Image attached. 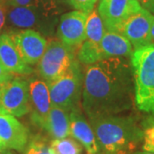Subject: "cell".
<instances>
[{"instance_id": "cell-1", "label": "cell", "mask_w": 154, "mask_h": 154, "mask_svg": "<svg viewBox=\"0 0 154 154\" xmlns=\"http://www.w3.org/2000/svg\"><path fill=\"white\" fill-rule=\"evenodd\" d=\"M127 57H111L88 65L82 109L89 120L118 115L133 105V73Z\"/></svg>"}, {"instance_id": "cell-2", "label": "cell", "mask_w": 154, "mask_h": 154, "mask_svg": "<svg viewBox=\"0 0 154 154\" xmlns=\"http://www.w3.org/2000/svg\"><path fill=\"white\" fill-rule=\"evenodd\" d=\"M89 121L104 154H133L143 142L142 127L131 116H107Z\"/></svg>"}, {"instance_id": "cell-3", "label": "cell", "mask_w": 154, "mask_h": 154, "mask_svg": "<svg viewBox=\"0 0 154 154\" xmlns=\"http://www.w3.org/2000/svg\"><path fill=\"white\" fill-rule=\"evenodd\" d=\"M131 68L138 109L154 115V45L134 49Z\"/></svg>"}, {"instance_id": "cell-4", "label": "cell", "mask_w": 154, "mask_h": 154, "mask_svg": "<svg viewBox=\"0 0 154 154\" xmlns=\"http://www.w3.org/2000/svg\"><path fill=\"white\" fill-rule=\"evenodd\" d=\"M59 12L53 0H33L28 5L8 9L6 21L14 28L37 29L49 34L53 32Z\"/></svg>"}, {"instance_id": "cell-5", "label": "cell", "mask_w": 154, "mask_h": 154, "mask_svg": "<svg viewBox=\"0 0 154 154\" xmlns=\"http://www.w3.org/2000/svg\"><path fill=\"white\" fill-rule=\"evenodd\" d=\"M84 75L79 62L73 61L70 67L62 76L47 83L51 105L70 112L79 108L82 95Z\"/></svg>"}, {"instance_id": "cell-6", "label": "cell", "mask_w": 154, "mask_h": 154, "mask_svg": "<svg viewBox=\"0 0 154 154\" xmlns=\"http://www.w3.org/2000/svg\"><path fill=\"white\" fill-rule=\"evenodd\" d=\"M75 60V50L66 46L59 39L51 38L38 62V75L46 83L62 76Z\"/></svg>"}, {"instance_id": "cell-7", "label": "cell", "mask_w": 154, "mask_h": 154, "mask_svg": "<svg viewBox=\"0 0 154 154\" xmlns=\"http://www.w3.org/2000/svg\"><path fill=\"white\" fill-rule=\"evenodd\" d=\"M0 109L17 117L29 113V86L27 81L12 79L0 87Z\"/></svg>"}, {"instance_id": "cell-8", "label": "cell", "mask_w": 154, "mask_h": 154, "mask_svg": "<svg viewBox=\"0 0 154 154\" xmlns=\"http://www.w3.org/2000/svg\"><path fill=\"white\" fill-rule=\"evenodd\" d=\"M153 21V15L142 8L140 11L128 17L117 28L116 33L128 39L134 49L152 45L151 28Z\"/></svg>"}, {"instance_id": "cell-9", "label": "cell", "mask_w": 154, "mask_h": 154, "mask_svg": "<svg viewBox=\"0 0 154 154\" xmlns=\"http://www.w3.org/2000/svg\"><path fill=\"white\" fill-rule=\"evenodd\" d=\"M87 13L70 11L61 17L57 27V37L63 45L73 50L79 49L86 39Z\"/></svg>"}, {"instance_id": "cell-10", "label": "cell", "mask_w": 154, "mask_h": 154, "mask_svg": "<svg viewBox=\"0 0 154 154\" xmlns=\"http://www.w3.org/2000/svg\"><path fill=\"white\" fill-rule=\"evenodd\" d=\"M142 9L136 0H101L98 12L105 30L116 32L128 17Z\"/></svg>"}, {"instance_id": "cell-11", "label": "cell", "mask_w": 154, "mask_h": 154, "mask_svg": "<svg viewBox=\"0 0 154 154\" xmlns=\"http://www.w3.org/2000/svg\"><path fill=\"white\" fill-rule=\"evenodd\" d=\"M9 34L22 60L28 65L38 63L47 45L46 39L40 33L33 29H24Z\"/></svg>"}, {"instance_id": "cell-12", "label": "cell", "mask_w": 154, "mask_h": 154, "mask_svg": "<svg viewBox=\"0 0 154 154\" xmlns=\"http://www.w3.org/2000/svg\"><path fill=\"white\" fill-rule=\"evenodd\" d=\"M28 140V128L14 116L0 109V146L8 150L23 152Z\"/></svg>"}, {"instance_id": "cell-13", "label": "cell", "mask_w": 154, "mask_h": 154, "mask_svg": "<svg viewBox=\"0 0 154 154\" xmlns=\"http://www.w3.org/2000/svg\"><path fill=\"white\" fill-rule=\"evenodd\" d=\"M28 86L31 120L34 125L43 128L51 107L48 84L45 81L33 78Z\"/></svg>"}, {"instance_id": "cell-14", "label": "cell", "mask_w": 154, "mask_h": 154, "mask_svg": "<svg viewBox=\"0 0 154 154\" xmlns=\"http://www.w3.org/2000/svg\"><path fill=\"white\" fill-rule=\"evenodd\" d=\"M69 135H72L82 145L88 154H95L100 152L94 129L81 113L79 108L69 112Z\"/></svg>"}, {"instance_id": "cell-15", "label": "cell", "mask_w": 154, "mask_h": 154, "mask_svg": "<svg viewBox=\"0 0 154 154\" xmlns=\"http://www.w3.org/2000/svg\"><path fill=\"white\" fill-rule=\"evenodd\" d=\"M0 63L7 71L19 75H28L33 69L22 60L11 35H0Z\"/></svg>"}, {"instance_id": "cell-16", "label": "cell", "mask_w": 154, "mask_h": 154, "mask_svg": "<svg viewBox=\"0 0 154 154\" xmlns=\"http://www.w3.org/2000/svg\"><path fill=\"white\" fill-rule=\"evenodd\" d=\"M100 48L105 58L111 57H131L133 46L128 39L119 33L105 30L100 42Z\"/></svg>"}, {"instance_id": "cell-17", "label": "cell", "mask_w": 154, "mask_h": 154, "mask_svg": "<svg viewBox=\"0 0 154 154\" xmlns=\"http://www.w3.org/2000/svg\"><path fill=\"white\" fill-rule=\"evenodd\" d=\"M42 128L54 139L68 137L69 135V112L51 105Z\"/></svg>"}, {"instance_id": "cell-18", "label": "cell", "mask_w": 154, "mask_h": 154, "mask_svg": "<svg viewBox=\"0 0 154 154\" xmlns=\"http://www.w3.org/2000/svg\"><path fill=\"white\" fill-rule=\"evenodd\" d=\"M105 32L104 22L97 10L94 9L88 15L86 22V39L100 44Z\"/></svg>"}, {"instance_id": "cell-19", "label": "cell", "mask_w": 154, "mask_h": 154, "mask_svg": "<svg viewBox=\"0 0 154 154\" xmlns=\"http://www.w3.org/2000/svg\"><path fill=\"white\" fill-rule=\"evenodd\" d=\"M77 58L81 63L90 65L105 59V56L100 48V44H96L85 39L78 49Z\"/></svg>"}, {"instance_id": "cell-20", "label": "cell", "mask_w": 154, "mask_h": 154, "mask_svg": "<svg viewBox=\"0 0 154 154\" xmlns=\"http://www.w3.org/2000/svg\"><path fill=\"white\" fill-rule=\"evenodd\" d=\"M50 146L55 154H82V145L73 138L54 139Z\"/></svg>"}, {"instance_id": "cell-21", "label": "cell", "mask_w": 154, "mask_h": 154, "mask_svg": "<svg viewBox=\"0 0 154 154\" xmlns=\"http://www.w3.org/2000/svg\"><path fill=\"white\" fill-rule=\"evenodd\" d=\"M143 151L154 152V115L150 116L142 124Z\"/></svg>"}, {"instance_id": "cell-22", "label": "cell", "mask_w": 154, "mask_h": 154, "mask_svg": "<svg viewBox=\"0 0 154 154\" xmlns=\"http://www.w3.org/2000/svg\"><path fill=\"white\" fill-rule=\"evenodd\" d=\"M25 154H55L50 145H47L44 140L34 138L29 143Z\"/></svg>"}, {"instance_id": "cell-23", "label": "cell", "mask_w": 154, "mask_h": 154, "mask_svg": "<svg viewBox=\"0 0 154 154\" xmlns=\"http://www.w3.org/2000/svg\"><path fill=\"white\" fill-rule=\"evenodd\" d=\"M68 4L76 11H82L89 14L94 9V5L98 0H65Z\"/></svg>"}, {"instance_id": "cell-24", "label": "cell", "mask_w": 154, "mask_h": 154, "mask_svg": "<svg viewBox=\"0 0 154 154\" xmlns=\"http://www.w3.org/2000/svg\"><path fill=\"white\" fill-rule=\"evenodd\" d=\"M12 79H13L12 74L7 71L4 66L0 63V87L5 85V83L9 82Z\"/></svg>"}, {"instance_id": "cell-25", "label": "cell", "mask_w": 154, "mask_h": 154, "mask_svg": "<svg viewBox=\"0 0 154 154\" xmlns=\"http://www.w3.org/2000/svg\"><path fill=\"white\" fill-rule=\"evenodd\" d=\"M7 6L17 7V6H26L30 5L33 0H0Z\"/></svg>"}, {"instance_id": "cell-26", "label": "cell", "mask_w": 154, "mask_h": 154, "mask_svg": "<svg viewBox=\"0 0 154 154\" xmlns=\"http://www.w3.org/2000/svg\"><path fill=\"white\" fill-rule=\"evenodd\" d=\"M8 7L5 4L0 1V30L4 27L6 21V16H7Z\"/></svg>"}, {"instance_id": "cell-27", "label": "cell", "mask_w": 154, "mask_h": 154, "mask_svg": "<svg viewBox=\"0 0 154 154\" xmlns=\"http://www.w3.org/2000/svg\"><path fill=\"white\" fill-rule=\"evenodd\" d=\"M141 5L142 8L147 10L151 13L154 12V1L153 0H136Z\"/></svg>"}, {"instance_id": "cell-28", "label": "cell", "mask_w": 154, "mask_h": 154, "mask_svg": "<svg viewBox=\"0 0 154 154\" xmlns=\"http://www.w3.org/2000/svg\"><path fill=\"white\" fill-rule=\"evenodd\" d=\"M0 154H13L10 150L4 148L3 146H0Z\"/></svg>"}, {"instance_id": "cell-29", "label": "cell", "mask_w": 154, "mask_h": 154, "mask_svg": "<svg viewBox=\"0 0 154 154\" xmlns=\"http://www.w3.org/2000/svg\"><path fill=\"white\" fill-rule=\"evenodd\" d=\"M151 38H152V45H154V21L152 24V28H151Z\"/></svg>"}, {"instance_id": "cell-30", "label": "cell", "mask_w": 154, "mask_h": 154, "mask_svg": "<svg viewBox=\"0 0 154 154\" xmlns=\"http://www.w3.org/2000/svg\"><path fill=\"white\" fill-rule=\"evenodd\" d=\"M133 154H154V152H146V151H136L134 153H133Z\"/></svg>"}, {"instance_id": "cell-31", "label": "cell", "mask_w": 154, "mask_h": 154, "mask_svg": "<svg viewBox=\"0 0 154 154\" xmlns=\"http://www.w3.org/2000/svg\"><path fill=\"white\" fill-rule=\"evenodd\" d=\"M95 154H104V153H103V152H98V153H95Z\"/></svg>"}, {"instance_id": "cell-32", "label": "cell", "mask_w": 154, "mask_h": 154, "mask_svg": "<svg viewBox=\"0 0 154 154\" xmlns=\"http://www.w3.org/2000/svg\"><path fill=\"white\" fill-rule=\"evenodd\" d=\"M153 1H154V0H153Z\"/></svg>"}]
</instances>
